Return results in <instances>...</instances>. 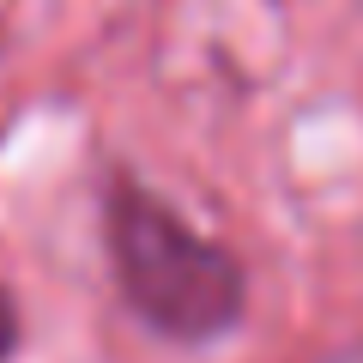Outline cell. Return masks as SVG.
Here are the masks:
<instances>
[{"label": "cell", "instance_id": "obj_1", "mask_svg": "<svg viewBox=\"0 0 363 363\" xmlns=\"http://www.w3.org/2000/svg\"><path fill=\"white\" fill-rule=\"evenodd\" d=\"M104 248L140 327L182 351L218 345L248 321V267L128 164L104 169Z\"/></svg>", "mask_w": 363, "mask_h": 363}, {"label": "cell", "instance_id": "obj_2", "mask_svg": "<svg viewBox=\"0 0 363 363\" xmlns=\"http://www.w3.org/2000/svg\"><path fill=\"white\" fill-rule=\"evenodd\" d=\"M25 345V321H18V297L0 285V363H13Z\"/></svg>", "mask_w": 363, "mask_h": 363}, {"label": "cell", "instance_id": "obj_3", "mask_svg": "<svg viewBox=\"0 0 363 363\" xmlns=\"http://www.w3.org/2000/svg\"><path fill=\"white\" fill-rule=\"evenodd\" d=\"M315 363H363V339H351V345H333V351H321Z\"/></svg>", "mask_w": 363, "mask_h": 363}]
</instances>
